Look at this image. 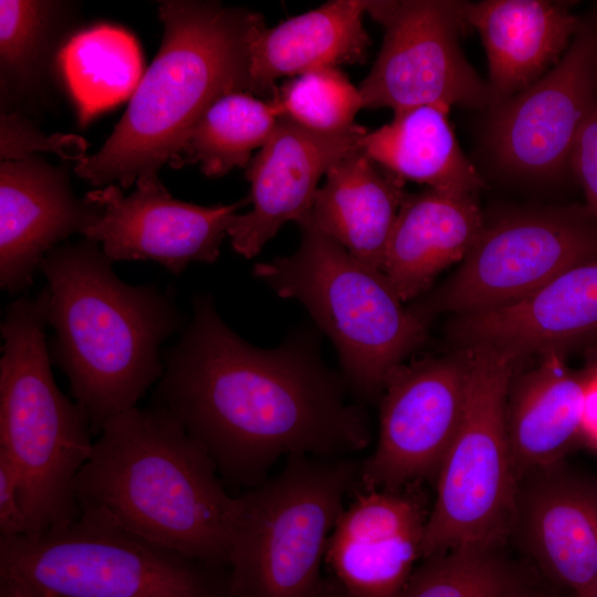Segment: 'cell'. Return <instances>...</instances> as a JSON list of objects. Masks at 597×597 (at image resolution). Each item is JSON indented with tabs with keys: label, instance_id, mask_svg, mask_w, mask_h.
<instances>
[{
	"label": "cell",
	"instance_id": "1",
	"mask_svg": "<svg viewBox=\"0 0 597 597\" xmlns=\"http://www.w3.org/2000/svg\"><path fill=\"white\" fill-rule=\"evenodd\" d=\"M163 363L153 405L184 427L222 481L237 486L263 483L281 457L342 458L370 442L366 411L348 400L343 375L325 365L311 329L261 349L200 294Z\"/></svg>",
	"mask_w": 597,
	"mask_h": 597
},
{
	"label": "cell",
	"instance_id": "2",
	"mask_svg": "<svg viewBox=\"0 0 597 597\" xmlns=\"http://www.w3.org/2000/svg\"><path fill=\"white\" fill-rule=\"evenodd\" d=\"M80 513L229 568L237 496L167 411L137 406L109 419L74 483Z\"/></svg>",
	"mask_w": 597,
	"mask_h": 597
},
{
	"label": "cell",
	"instance_id": "3",
	"mask_svg": "<svg viewBox=\"0 0 597 597\" xmlns=\"http://www.w3.org/2000/svg\"><path fill=\"white\" fill-rule=\"evenodd\" d=\"M98 243L60 244L39 271L48 285L50 354L70 381L93 434L136 407L160 379V345L184 327L170 291L130 285L114 272Z\"/></svg>",
	"mask_w": 597,
	"mask_h": 597
},
{
	"label": "cell",
	"instance_id": "4",
	"mask_svg": "<svg viewBox=\"0 0 597 597\" xmlns=\"http://www.w3.org/2000/svg\"><path fill=\"white\" fill-rule=\"evenodd\" d=\"M160 48L113 133L74 171L94 186L122 189L158 175L179 156L190 132L219 97L252 94L251 44L263 17L218 1L165 0Z\"/></svg>",
	"mask_w": 597,
	"mask_h": 597
},
{
	"label": "cell",
	"instance_id": "5",
	"mask_svg": "<svg viewBox=\"0 0 597 597\" xmlns=\"http://www.w3.org/2000/svg\"><path fill=\"white\" fill-rule=\"evenodd\" d=\"M46 310L44 287L10 303L1 324L0 451L18 473L31 538L78 519L74 483L94 444L87 416L54 381Z\"/></svg>",
	"mask_w": 597,
	"mask_h": 597
},
{
	"label": "cell",
	"instance_id": "6",
	"mask_svg": "<svg viewBox=\"0 0 597 597\" xmlns=\"http://www.w3.org/2000/svg\"><path fill=\"white\" fill-rule=\"evenodd\" d=\"M297 250L258 263L256 277L298 301L334 344L343 377L358 400L381 397L390 375L421 347L428 321L404 306L383 271L318 230L302 224Z\"/></svg>",
	"mask_w": 597,
	"mask_h": 597
},
{
	"label": "cell",
	"instance_id": "7",
	"mask_svg": "<svg viewBox=\"0 0 597 597\" xmlns=\"http://www.w3.org/2000/svg\"><path fill=\"white\" fill-rule=\"evenodd\" d=\"M360 462L293 455L275 476L237 496L229 572L233 597H320L321 567Z\"/></svg>",
	"mask_w": 597,
	"mask_h": 597
},
{
	"label": "cell",
	"instance_id": "8",
	"mask_svg": "<svg viewBox=\"0 0 597 597\" xmlns=\"http://www.w3.org/2000/svg\"><path fill=\"white\" fill-rule=\"evenodd\" d=\"M0 578L45 597H233L229 568L85 513L35 538H0Z\"/></svg>",
	"mask_w": 597,
	"mask_h": 597
},
{
	"label": "cell",
	"instance_id": "9",
	"mask_svg": "<svg viewBox=\"0 0 597 597\" xmlns=\"http://www.w3.org/2000/svg\"><path fill=\"white\" fill-rule=\"evenodd\" d=\"M464 415L437 474L421 559L465 545L495 548L517 512L516 475L506 404L516 363L489 347H471Z\"/></svg>",
	"mask_w": 597,
	"mask_h": 597
},
{
	"label": "cell",
	"instance_id": "10",
	"mask_svg": "<svg viewBox=\"0 0 597 597\" xmlns=\"http://www.w3.org/2000/svg\"><path fill=\"white\" fill-rule=\"evenodd\" d=\"M591 262H597V220L586 207L513 212L484 224L459 269L410 307L428 322L440 312H489Z\"/></svg>",
	"mask_w": 597,
	"mask_h": 597
},
{
	"label": "cell",
	"instance_id": "11",
	"mask_svg": "<svg viewBox=\"0 0 597 597\" xmlns=\"http://www.w3.org/2000/svg\"><path fill=\"white\" fill-rule=\"evenodd\" d=\"M467 3L450 0L367 1L384 41L358 87L363 108L394 114L422 105L483 108L492 94L461 51Z\"/></svg>",
	"mask_w": 597,
	"mask_h": 597
},
{
	"label": "cell",
	"instance_id": "12",
	"mask_svg": "<svg viewBox=\"0 0 597 597\" xmlns=\"http://www.w3.org/2000/svg\"><path fill=\"white\" fill-rule=\"evenodd\" d=\"M471 350L402 364L380 401L375 451L359 464L362 490H398L437 476L461 425L469 391Z\"/></svg>",
	"mask_w": 597,
	"mask_h": 597
},
{
	"label": "cell",
	"instance_id": "13",
	"mask_svg": "<svg viewBox=\"0 0 597 597\" xmlns=\"http://www.w3.org/2000/svg\"><path fill=\"white\" fill-rule=\"evenodd\" d=\"M596 100L597 27L583 23L555 66L491 105L486 138L495 159L519 176H555L569 166Z\"/></svg>",
	"mask_w": 597,
	"mask_h": 597
},
{
	"label": "cell",
	"instance_id": "14",
	"mask_svg": "<svg viewBox=\"0 0 597 597\" xmlns=\"http://www.w3.org/2000/svg\"><path fill=\"white\" fill-rule=\"evenodd\" d=\"M88 195L103 207L83 237L101 244L111 261L150 260L175 275L191 262H214L239 210L249 198L230 205L198 206L174 198L158 175L142 176L124 196L116 185Z\"/></svg>",
	"mask_w": 597,
	"mask_h": 597
},
{
	"label": "cell",
	"instance_id": "15",
	"mask_svg": "<svg viewBox=\"0 0 597 597\" xmlns=\"http://www.w3.org/2000/svg\"><path fill=\"white\" fill-rule=\"evenodd\" d=\"M367 130L359 125L343 133H320L286 117L245 167L252 209L238 214L228 235L233 250L255 256L287 221L308 216L322 176L359 147Z\"/></svg>",
	"mask_w": 597,
	"mask_h": 597
},
{
	"label": "cell",
	"instance_id": "16",
	"mask_svg": "<svg viewBox=\"0 0 597 597\" xmlns=\"http://www.w3.org/2000/svg\"><path fill=\"white\" fill-rule=\"evenodd\" d=\"M354 494L329 535L325 563L354 597H400L421 558L429 512L407 486Z\"/></svg>",
	"mask_w": 597,
	"mask_h": 597
},
{
	"label": "cell",
	"instance_id": "17",
	"mask_svg": "<svg viewBox=\"0 0 597 597\" xmlns=\"http://www.w3.org/2000/svg\"><path fill=\"white\" fill-rule=\"evenodd\" d=\"M103 207L88 193L80 199L70 164L35 155L0 164V286L25 291L45 256L71 234L95 223Z\"/></svg>",
	"mask_w": 597,
	"mask_h": 597
},
{
	"label": "cell",
	"instance_id": "18",
	"mask_svg": "<svg viewBox=\"0 0 597 597\" xmlns=\"http://www.w3.org/2000/svg\"><path fill=\"white\" fill-rule=\"evenodd\" d=\"M448 333L460 348L489 347L515 363L597 339V262L575 266L512 305L454 316Z\"/></svg>",
	"mask_w": 597,
	"mask_h": 597
},
{
	"label": "cell",
	"instance_id": "19",
	"mask_svg": "<svg viewBox=\"0 0 597 597\" xmlns=\"http://www.w3.org/2000/svg\"><path fill=\"white\" fill-rule=\"evenodd\" d=\"M465 17L486 52L492 104L546 74L583 25L564 3L547 0L468 2Z\"/></svg>",
	"mask_w": 597,
	"mask_h": 597
},
{
	"label": "cell",
	"instance_id": "20",
	"mask_svg": "<svg viewBox=\"0 0 597 597\" xmlns=\"http://www.w3.org/2000/svg\"><path fill=\"white\" fill-rule=\"evenodd\" d=\"M484 224L475 195L430 188L406 193L383 266L402 302L426 294L441 271L461 262Z\"/></svg>",
	"mask_w": 597,
	"mask_h": 597
},
{
	"label": "cell",
	"instance_id": "21",
	"mask_svg": "<svg viewBox=\"0 0 597 597\" xmlns=\"http://www.w3.org/2000/svg\"><path fill=\"white\" fill-rule=\"evenodd\" d=\"M315 193L305 224L328 235L360 262L383 271L406 192L404 181L359 147L337 161Z\"/></svg>",
	"mask_w": 597,
	"mask_h": 597
},
{
	"label": "cell",
	"instance_id": "22",
	"mask_svg": "<svg viewBox=\"0 0 597 597\" xmlns=\"http://www.w3.org/2000/svg\"><path fill=\"white\" fill-rule=\"evenodd\" d=\"M366 7L367 1L334 0L264 27L251 44L252 94L270 101L281 77L363 62L371 44L364 27Z\"/></svg>",
	"mask_w": 597,
	"mask_h": 597
},
{
	"label": "cell",
	"instance_id": "23",
	"mask_svg": "<svg viewBox=\"0 0 597 597\" xmlns=\"http://www.w3.org/2000/svg\"><path fill=\"white\" fill-rule=\"evenodd\" d=\"M542 355L509 389L506 428L516 479L556 462L580 437L586 370H570L562 353Z\"/></svg>",
	"mask_w": 597,
	"mask_h": 597
},
{
	"label": "cell",
	"instance_id": "24",
	"mask_svg": "<svg viewBox=\"0 0 597 597\" xmlns=\"http://www.w3.org/2000/svg\"><path fill=\"white\" fill-rule=\"evenodd\" d=\"M76 15L70 1H0L1 113L27 116L48 104Z\"/></svg>",
	"mask_w": 597,
	"mask_h": 597
},
{
	"label": "cell",
	"instance_id": "25",
	"mask_svg": "<svg viewBox=\"0 0 597 597\" xmlns=\"http://www.w3.org/2000/svg\"><path fill=\"white\" fill-rule=\"evenodd\" d=\"M522 521L528 551L548 577L576 597L597 583V493L545 482L527 496Z\"/></svg>",
	"mask_w": 597,
	"mask_h": 597
},
{
	"label": "cell",
	"instance_id": "26",
	"mask_svg": "<svg viewBox=\"0 0 597 597\" xmlns=\"http://www.w3.org/2000/svg\"><path fill=\"white\" fill-rule=\"evenodd\" d=\"M449 111L448 106L422 105L394 114L389 124L367 132L359 148L402 181L476 195L483 180L455 138Z\"/></svg>",
	"mask_w": 597,
	"mask_h": 597
},
{
	"label": "cell",
	"instance_id": "27",
	"mask_svg": "<svg viewBox=\"0 0 597 597\" xmlns=\"http://www.w3.org/2000/svg\"><path fill=\"white\" fill-rule=\"evenodd\" d=\"M61 69L83 124L132 96L142 78L135 39L107 24L77 32L62 53Z\"/></svg>",
	"mask_w": 597,
	"mask_h": 597
},
{
	"label": "cell",
	"instance_id": "28",
	"mask_svg": "<svg viewBox=\"0 0 597 597\" xmlns=\"http://www.w3.org/2000/svg\"><path fill=\"white\" fill-rule=\"evenodd\" d=\"M279 118L277 109L269 100H259L245 92L226 94L205 112L171 166L199 164L207 177L245 168L252 151L269 140Z\"/></svg>",
	"mask_w": 597,
	"mask_h": 597
},
{
	"label": "cell",
	"instance_id": "29",
	"mask_svg": "<svg viewBox=\"0 0 597 597\" xmlns=\"http://www.w3.org/2000/svg\"><path fill=\"white\" fill-rule=\"evenodd\" d=\"M524 584L495 548L465 545L425 558L400 597H503Z\"/></svg>",
	"mask_w": 597,
	"mask_h": 597
},
{
	"label": "cell",
	"instance_id": "30",
	"mask_svg": "<svg viewBox=\"0 0 597 597\" xmlns=\"http://www.w3.org/2000/svg\"><path fill=\"white\" fill-rule=\"evenodd\" d=\"M280 117L320 133L353 128L363 108L359 90L338 67L316 69L286 82L270 100Z\"/></svg>",
	"mask_w": 597,
	"mask_h": 597
},
{
	"label": "cell",
	"instance_id": "31",
	"mask_svg": "<svg viewBox=\"0 0 597 597\" xmlns=\"http://www.w3.org/2000/svg\"><path fill=\"white\" fill-rule=\"evenodd\" d=\"M1 161L32 156L38 150L57 153L65 160L81 161L86 157V143L80 136H45L32 121L20 113H1Z\"/></svg>",
	"mask_w": 597,
	"mask_h": 597
},
{
	"label": "cell",
	"instance_id": "32",
	"mask_svg": "<svg viewBox=\"0 0 597 597\" xmlns=\"http://www.w3.org/2000/svg\"><path fill=\"white\" fill-rule=\"evenodd\" d=\"M569 166L586 197V208L597 220V100L576 140Z\"/></svg>",
	"mask_w": 597,
	"mask_h": 597
},
{
	"label": "cell",
	"instance_id": "33",
	"mask_svg": "<svg viewBox=\"0 0 597 597\" xmlns=\"http://www.w3.org/2000/svg\"><path fill=\"white\" fill-rule=\"evenodd\" d=\"M27 530L18 473L10 458L0 451V538L25 536Z\"/></svg>",
	"mask_w": 597,
	"mask_h": 597
},
{
	"label": "cell",
	"instance_id": "34",
	"mask_svg": "<svg viewBox=\"0 0 597 597\" xmlns=\"http://www.w3.org/2000/svg\"><path fill=\"white\" fill-rule=\"evenodd\" d=\"M580 438L597 449V360L586 369Z\"/></svg>",
	"mask_w": 597,
	"mask_h": 597
},
{
	"label": "cell",
	"instance_id": "35",
	"mask_svg": "<svg viewBox=\"0 0 597 597\" xmlns=\"http://www.w3.org/2000/svg\"><path fill=\"white\" fill-rule=\"evenodd\" d=\"M0 597H45L36 594L24 585L0 578Z\"/></svg>",
	"mask_w": 597,
	"mask_h": 597
},
{
	"label": "cell",
	"instance_id": "36",
	"mask_svg": "<svg viewBox=\"0 0 597 597\" xmlns=\"http://www.w3.org/2000/svg\"><path fill=\"white\" fill-rule=\"evenodd\" d=\"M320 597H354L352 596L332 575L324 579L323 589Z\"/></svg>",
	"mask_w": 597,
	"mask_h": 597
},
{
	"label": "cell",
	"instance_id": "37",
	"mask_svg": "<svg viewBox=\"0 0 597 597\" xmlns=\"http://www.w3.org/2000/svg\"><path fill=\"white\" fill-rule=\"evenodd\" d=\"M503 597H547L545 594L534 590L528 587L527 584L521 585L507 594H505Z\"/></svg>",
	"mask_w": 597,
	"mask_h": 597
},
{
	"label": "cell",
	"instance_id": "38",
	"mask_svg": "<svg viewBox=\"0 0 597 597\" xmlns=\"http://www.w3.org/2000/svg\"><path fill=\"white\" fill-rule=\"evenodd\" d=\"M579 597H597V583Z\"/></svg>",
	"mask_w": 597,
	"mask_h": 597
},
{
	"label": "cell",
	"instance_id": "39",
	"mask_svg": "<svg viewBox=\"0 0 597 597\" xmlns=\"http://www.w3.org/2000/svg\"><path fill=\"white\" fill-rule=\"evenodd\" d=\"M597 341V339H596Z\"/></svg>",
	"mask_w": 597,
	"mask_h": 597
}]
</instances>
